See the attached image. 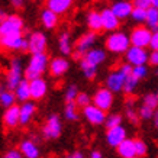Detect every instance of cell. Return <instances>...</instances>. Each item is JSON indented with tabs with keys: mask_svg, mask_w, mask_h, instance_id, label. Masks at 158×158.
Returning a JSON list of instances; mask_svg holds the SVG:
<instances>
[{
	"mask_svg": "<svg viewBox=\"0 0 158 158\" xmlns=\"http://www.w3.org/2000/svg\"><path fill=\"white\" fill-rule=\"evenodd\" d=\"M49 57L48 54H35V55H31L28 61V65L25 67V80L28 81H32V80H36V78H41L42 74L49 67Z\"/></svg>",
	"mask_w": 158,
	"mask_h": 158,
	"instance_id": "obj_1",
	"label": "cell"
},
{
	"mask_svg": "<svg viewBox=\"0 0 158 158\" xmlns=\"http://www.w3.org/2000/svg\"><path fill=\"white\" fill-rule=\"evenodd\" d=\"M106 49L112 54H126L128 49L132 47L131 45L129 34H126L123 31H116L112 32L106 36L105 39Z\"/></svg>",
	"mask_w": 158,
	"mask_h": 158,
	"instance_id": "obj_2",
	"label": "cell"
},
{
	"mask_svg": "<svg viewBox=\"0 0 158 158\" xmlns=\"http://www.w3.org/2000/svg\"><path fill=\"white\" fill-rule=\"evenodd\" d=\"M96 41H97V34L87 31L83 35L78 36V39L74 44V49H73V55L71 57L76 61H81L83 58L86 57V54L89 51H91L93 48H96Z\"/></svg>",
	"mask_w": 158,
	"mask_h": 158,
	"instance_id": "obj_3",
	"label": "cell"
},
{
	"mask_svg": "<svg viewBox=\"0 0 158 158\" xmlns=\"http://www.w3.org/2000/svg\"><path fill=\"white\" fill-rule=\"evenodd\" d=\"M25 68L22 67V62L19 58H12L9 62V68L6 73V89L10 91H15L16 87L19 86L22 80L25 78L23 76Z\"/></svg>",
	"mask_w": 158,
	"mask_h": 158,
	"instance_id": "obj_4",
	"label": "cell"
},
{
	"mask_svg": "<svg viewBox=\"0 0 158 158\" xmlns=\"http://www.w3.org/2000/svg\"><path fill=\"white\" fill-rule=\"evenodd\" d=\"M131 38V45L136 47V48H149L151 44V38H152V31L147 28L145 25H138L135 26L129 34Z\"/></svg>",
	"mask_w": 158,
	"mask_h": 158,
	"instance_id": "obj_5",
	"label": "cell"
},
{
	"mask_svg": "<svg viewBox=\"0 0 158 158\" xmlns=\"http://www.w3.org/2000/svg\"><path fill=\"white\" fill-rule=\"evenodd\" d=\"M42 136L48 141H52V139H58L62 134V122L60 115L57 113H52L49 115L45 120V123L42 125Z\"/></svg>",
	"mask_w": 158,
	"mask_h": 158,
	"instance_id": "obj_6",
	"label": "cell"
},
{
	"mask_svg": "<svg viewBox=\"0 0 158 158\" xmlns=\"http://www.w3.org/2000/svg\"><path fill=\"white\" fill-rule=\"evenodd\" d=\"M23 28H25V22L22 19V16L18 13H9V16L0 23L2 36H5V35L23 34Z\"/></svg>",
	"mask_w": 158,
	"mask_h": 158,
	"instance_id": "obj_7",
	"label": "cell"
},
{
	"mask_svg": "<svg viewBox=\"0 0 158 158\" xmlns=\"http://www.w3.org/2000/svg\"><path fill=\"white\" fill-rule=\"evenodd\" d=\"M113 94L115 93H112L109 89L100 87L91 96V105H94L96 107L103 110V112H107V110L112 109V106L115 103V96Z\"/></svg>",
	"mask_w": 158,
	"mask_h": 158,
	"instance_id": "obj_8",
	"label": "cell"
},
{
	"mask_svg": "<svg viewBox=\"0 0 158 158\" xmlns=\"http://www.w3.org/2000/svg\"><path fill=\"white\" fill-rule=\"evenodd\" d=\"M2 47L6 49H12V51L29 52L28 38H25L23 34L5 35V36H2Z\"/></svg>",
	"mask_w": 158,
	"mask_h": 158,
	"instance_id": "obj_9",
	"label": "cell"
},
{
	"mask_svg": "<svg viewBox=\"0 0 158 158\" xmlns=\"http://www.w3.org/2000/svg\"><path fill=\"white\" fill-rule=\"evenodd\" d=\"M28 42H29V52H31V55L45 54L47 47H48V38L41 31H35L32 34H29Z\"/></svg>",
	"mask_w": 158,
	"mask_h": 158,
	"instance_id": "obj_10",
	"label": "cell"
},
{
	"mask_svg": "<svg viewBox=\"0 0 158 158\" xmlns=\"http://www.w3.org/2000/svg\"><path fill=\"white\" fill-rule=\"evenodd\" d=\"M125 60L128 64L132 67H139V65H147L149 60V52L144 48H136V47H131L128 52L125 54Z\"/></svg>",
	"mask_w": 158,
	"mask_h": 158,
	"instance_id": "obj_11",
	"label": "cell"
},
{
	"mask_svg": "<svg viewBox=\"0 0 158 158\" xmlns=\"http://www.w3.org/2000/svg\"><path fill=\"white\" fill-rule=\"evenodd\" d=\"M125 81H126V76L118 68V70H113L107 74L105 80V87L109 89L112 93H119V91H123Z\"/></svg>",
	"mask_w": 158,
	"mask_h": 158,
	"instance_id": "obj_12",
	"label": "cell"
},
{
	"mask_svg": "<svg viewBox=\"0 0 158 158\" xmlns=\"http://www.w3.org/2000/svg\"><path fill=\"white\" fill-rule=\"evenodd\" d=\"M106 142L112 148H118L123 141L128 139V131L125 126H118V128H112V129H106Z\"/></svg>",
	"mask_w": 158,
	"mask_h": 158,
	"instance_id": "obj_13",
	"label": "cell"
},
{
	"mask_svg": "<svg viewBox=\"0 0 158 158\" xmlns=\"http://www.w3.org/2000/svg\"><path fill=\"white\" fill-rule=\"evenodd\" d=\"M2 123L6 129H15L20 125V106L15 105L6 109L2 116Z\"/></svg>",
	"mask_w": 158,
	"mask_h": 158,
	"instance_id": "obj_14",
	"label": "cell"
},
{
	"mask_svg": "<svg viewBox=\"0 0 158 158\" xmlns=\"http://www.w3.org/2000/svg\"><path fill=\"white\" fill-rule=\"evenodd\" d=\"M83 116L86 118V120L89 123L94 125V126H99V125L105 123L106 118H107L106 112L96 107L94 105H90V106H87L86 109H83Z\"/></svg>",
	"mask_w": 158,
	"mask_h": 158,
	"instance_id": "obj_15",
	"label": "cell"
},
{
	"mask_svg": "<svg viewBox=\"0 0 158 158\" xmlns=\"http://www.w3.org/2000/svg\"><path fill=\"white\" fill-rule=\"evenodd\" d=\"M110 9L119 20H125L131 18V15L134 12V3L128 0H119V2H113Z\"/></svg>",
	"mask_w": 158,
	"mask_h": 158,
	"instance_id": "obj_16",
	"label": "cell"
},
{
	"mask_svg": "<svg viewBox=\"0 0 158 158\" xmlns=\"http://www.w3.org/2000/svg\"><path fill=\"white\" fill-rule=\"evenodd\" d=\"M102 15V22H103V31H107V32H116L120 26V20L115 16V13L112 12L110 7H103L100 10Z\"/></svg>",
	"mask_w": 158,
	"mask_h": 158,
	"instance_id": "obj_17",
	"label": "cell"
},
{
	"mask_svg": "<svg viewBox=\"0 0 158 158\" xmlns=\"http://www.w3.org/2000/svg\"><path fill=\"white\" fill-rule=\"evenodd\" d=\"M29 87H31V99L32 100H41L48 93V81L44 77L29 81Z\"/></svg>",
	"mask_w": 158,
	"mask_h": 158,
	"instance_id": "obj_18",
	"label": "cell"
},
{
	"mask_svg": "<svg viewBox=\"0 0 158 158\" xmlns=\"http://www.w3.org/2000/svg\"><path fill=\"white\" fill-rule=\"evenodd\" d=\"M70 70V62L64 57H55L49 61L48 71L52 77H62Z\"/></svg>",
	"mask_w": 158,
	"mask_h": 158,
	"instance_id": "obj_19",
	"label": "cell"
},
{
	"mask_svg": "<svg viewBox=\"0 0 158 158\" xmlns=\"http://www.w3.org/2000/svg\"><path fill=\"white\" fill-rule=\"evenodd\" d=\"M19 151L23 155V158H39L41 151H39L38 144L32 139H23L19 144Z\"/></svg>",
	"mask_w": 158,
	"mask_h": 158,
	"instance_id": "obj_20",
	"label": "cell"
},
{
	"mask_svg": "<svg viewBox=\"0 0 158 158\" xmlns=\"http://www.w3.org/2000/svg\"><path fill=\"white\" fill-rule=\"evenodd\" d=\"M86 23H87V28H89L90 32L97 34V32L103 31V22H102L100 10H90V12H87Z\"/></svg>",
	"mask_w": 158,
	"mask_h": 158,
	"instance_id": "obj_21",
	"label": "cell"
},
{
	"mask_svg": "<svg viewBox=\"0 0 158 158\" xmlns=\"http://www.w3.org/2000/svg\"><path fill=\"white\" fill-rule=\"evenodd\" d=\"M39 16H41V23H42V26L45 29H48V31L57 28L58 23H60V16L54 13L52 10H49L47 6L41 10V15H39Z\"/></svg>",
	"mask_w": 158,
	"mask_h": 158,
	"instance_id": "obj_22",
	"label": "cell"
},
{
	"mask_svg": "<svg viewBox=\"0 0 158 158\" xmlns=\"http://www.w3.org/2000/svg\"><path fill=\"white\" fill-rule=\"evenodd\" d=\"M58 49H60V52L62 55H73L74 47L71 44V34L67 29L60 32V35H58Z\"/></svg>",
	"mask_w": 158,
	"mask_h": 158,
	"instance_id": "obj_23",
	"label": "cell"
},
{
	"mask_svg": "<svg viewBox=\"0 0 158 158\" xmlns=\"http://www.w3.org/2000/svg\"><path fill=\"white\" fill-rule=\"evenodd\" d=\"M19 106H20V126H25V125H28L32 120V118L36 113V105H35V102L29 100Z\"/></svg>",
	"mask_w": 158,
	"mask_h": 158,
	"instance_id": "obj_24",
	"label": "cell"
},
{
	"mask_svg": "<svg viewBox=\"0 0 158 158\" xmlns=\"http://www.w3.org/2000/svg\"><path fill=\"white\" fill-rule=\"evenodd\" d=\"M106 58H107V55H106L105 49L93 48L91 51H89V52L86 54V57L83 58V61H86V62H89V64H91V65H94V67L99 68V65L106 61Z\"/></svg>",
	"mask_w": 158,
	"mask_h": 158,
	"instance_id": "obj_25",
	"label": "cell"
},
{
	"mask_svg": "<svg viewBox=\"0 0 158 158\" xmlns=\"http://www.w3.org/2000/svg\"><path fill=\"white\" fill-rule=\"evenodd\" d=\"M116 152L120 158H135L136 157V151H135V139L128 138L123 141L122 144L116 148Z\"/></svg>",
	"mask_w": 158,
	"mask_h": 158,
	"instance_id": "obj_26",
	"label": "cell"
},
{
	"mask_svg": "<svg viewBox=\"0 0 158 158\" xmlns=\"http://www.w3.org/2000/svg\"><path fill=\"white\" fill-rule=\"evenodd\" d=\"M73 0H48L47 2V7L52 10L55 15H64L71 9Z\"/></svg>",
	"mask_w": 158,
	"mask_h": 158,
	"instance_id": "obj_27",
	"label": "cell"
},
{
	"mask_svg": "<svg viewBox=\"0 0 158 158\" xmlns=\"http://www.w3.org/2000/svg\"><path fill=\"white\" fill-rule=\"evenodd\" d=\"M15 96H16V100L20 102V105L29 102V99H31V87H29L28 80H25V78L22 80V83L15 90Z\"/></svg>",
	"mask_w": 158,
	"mask_h": 158,
	"instance_id": "obj_28",
	"label": "cell"
},
{
	"mask_svg": "<svg viewBox=\"0 0 158 158\" xmlns=\"http://www.w3.org/2000/svg\"><path fill=\"white\" fill-rule=\"evenodd\" d=\"M16 105V96H15V91L7 90L6 87H0V106L9 109L12 106Z\"/></svg>",
	"mask_w": 158,
	"mask_h": 158,
	"instance_id": "obj_29",
	"label": "cell"
},
{
	"mask_svg": "<svg viewBox=\"0 0 158 158\" xmlns=\"http://www.w3.org/2000/svg\"><path fill=\"white\" fill-rule=\"evenodd\" d=\"M145 26L149 28L152 32L158 31V9L157 7H149L147 12V20H145Z\"/></svg>",
	"mask_w": 158,
	"mask_h": 158,
	"instance_id": "obj_30",
	"label": "cell"
},
{
	"mask_svg": "<svg viewBox=\"0 0 158 158\" xmlns=\"http://www.w3.org/2000/svg\"><path fill=\"white\" fill-rule=\"evenodd\" d=\"M78 107H77L76 102H71V103H65L64 106V118L70 122H76L78 119Z\"/></svg>",
	"mask_w": 158,
	"mask_h": 158,
	"instance_id": "obj_31",
	"label": "cell"
},
{
	"mask_svg": "<svg viewBox=\"0 0 158 158\" xmlns=\"http://www.w3.org/2000/svg\"><path fill=\"white\" fill-rule=\"evenodd\" d=\"M80 70H81V73L84 74V77H86L87 80H93V78H96L97 70H99V68L81 60V61H80Z\"/></svg>",
	"mask_w": 158,
	"mask_h": 158,
	"instance_id": "obj_32",
	"label": "cell"
},
{
	"mask_svg": "<svg viewBox=\"0 0 158 158\" xmlns=\"http://www.w3.org/2000/svg\"><path fill=\"white\" fill-rule=\"evenodd\" d=\"M122 120H123V116L120 113H110L106 118L105 126L106 129H112V128H118V126H122Z\"/></svg>",
	"mask_w": 158,
	"mask_h": 158,
	"instance_id": "obj_33",
	"label": "cell"
},
{
	"mask_svg": "<svg viewBox=\"0 0 158 158\" xmlns=\"http://www.w3.org/2000/svg\"><path fill=\"white\" fill-rule=\"evenodd\" d=\"M138 84H139V80L131 74L129 77H126V81H125V86H123V93L128 94V96L134 94L135 90L138 89Z\"/></svg>",
	"mask_w": 158,
	"mask_h": 158,
	"instance_id": "obj_34",
	"label": "cell"
},
{
	"mask_svg": "<svg viewBox=\"0 0 158 158\" xmlns=\"http://www.w3.org/2000/svg\"><path fill=\"white\" fill-rule=\"evenodd\" d=\"M142 105L152 110H158V96L157 93H147L142 97Z\"/></svg>",
	"mask_w": 158,
	"mask_h": 158,
	"instance_id": "obj_35",
	"label": "cell"
},
{
	"mask_svg": "<svg viewBox=\"0 0 158 158\" xmlns=\"http://www.w3.org/2000/svg\"><path fill=\"white\" fill-rule=\"evenodd\" d=\"M80 94L78 91V87L76 84H70L65 89V93H64V99H65V103H71V102H76L77 97Z\"/></svg>",
	"mask_w": 158,
	"mask_h": 158,
	"instance_id": "obj_36",
	"label": "cell"
},
{
	"mask_svg": "<svg viewBox=\"0 0 158 158\" xmlns=\"http://www.w3.org/2000/svg\"><path fill=\"white\" fill-rule=\"evenodd\" d=\"M135 151L138 158H144L148 154V144L142 138H135Z\"/></svg>",
	"mask_w": 158,
	"mask_h": 158,
	"instance_id": "obj_37",
	"label": "cell"
},
{
	"mask_svg": "<svg viewBox=\"0 0 158 158\" xmlns=\"http://www.w3.org/2000/svg\"><path fill=\"white\" fill-rule=\"evenodd\" d=\"M147 12L148 10L141 9V7H134V12L131 15V18L136 23H145V20H147Z\"/></svg>",
	"mask_w": 158,
	"mask_h": 158,
	"instance_id": "obj_38",
	"label": "cell"
},
{
	"mask_svg": "<svg viewBox=\"0 0 158 158\" xmlns=\"http://www.w3.org/2000/svg\"><path fill=\"white\" fill-rule=\"evenodd\" d=\"M76 105H77V107H81V109H86L87 106H90L91 97L89 96V93L80 91V94H78V97H77V100H76Z\"/></svg>",
	"mask_w": 158,
	"mask_h": 158,
	"instance_id": "obj_39",
	"label": "cell"
},
{
	"mask_svg": "<svg viewBox=\"0 0 158 158\" xmlns=\"http://www.w3.org/2000/svg\"><path fill=\"white\" fill-rule=\"evenodd\" d=\"M154 113H155V110L149 109V107H147V106H144V105H141L138 109V115L142 120H152Z\"/></svg>",
	"mask_w": 158,
	"mask_h": 158,
	"instance_id": "obj_40",
	"label": "cell"
},
{
	"mask_svg": "<svg viewBox=\"0 0 158 158\" xmlns=\"http://www.w3.org/2000/svg\"><path fill=\"white\" fill-rule=\"evenodd\" d=\"M125 116H126V119L129 120L132 125H138V122H139V115H138V110L135 109H125Z\"/></svg>",
	"mask_w": 158,
	"mask_h": 158,
	"instance_id": "obj_41",
	"label": "cell"
},
{
	"mask_svg": "<svg viewBox=\"0 0 158 158\" xmlns=\"http://www.w3.org/2000/svg\"><path fill=\"white\" fill-rule=\"evenodd\" d=\"M132 76L136 77L139 81H141V80H144L145 77L148 76V67H147V65H139V67H134Z\"/></svg>",
	"mask_w": 158,
	"mask_h": 158,
	"instance_id": "obj_42",
	"label": "cell"
},
{
	"mask_svg": "<svg viewBox=\"0 0 158 158\" xmlns=\"http://www.w3.org/2000/svg\"><path fill=\"white\" fill-rule=\"evenodd\" d=\"M132 3H134V7H141V9H145V10L152 7V0H135Z\"/></svg>",
	"mask_w": 158,
	"mask_h": 158,
	"instance_id": "obj_43",
	"label": "cell"
},
{
	"mask_svg": "<svg viewBox=\"0 0 158 158\" xmlns=\"http://www.w3.org/2000/svg\"><path fill=\"white\" fill-rule=\"evenodd\" d=\"M2 158H23V155L20 154L19 149L10 148V149H7V151L3 154V157H2Z\"/></svg>",
	"mask_w": 158,
	"mask_h": 158,
	"instance_id": "obj_44",
	"label": "cell"
},
{
	"mask_svg": "<svg viewBox=\"0 0 158 158\" xmlns=\"http://www.w3.org/2000/svg\"><path fill=\"white\" fill-rule=\"evenodd\" d=\"M148 64L155 68H158V51H151V52H149Z\"/></svg>",
	"mask_w": 158,
	"mask_h": 158,
	"instance_id": "obj_45",
	"label": "cell"
},
{
	"mask_svg": "<svg viewBox=\"0 0 158 158\" xmlns=\"http://www.w3.org/2000/svg\"><path fill=\"white\" fill-rule=\"evenodd\" d=\"M119 70L122 73H123L126 77H129L131 74H132V71H134V67L131 65V64H128V62H123V64H120V67H119Z\"/></svg>",
	"mask_w": 158,
	"mask_h": 158,
	"instance_id": "obj_46",
	"label": "cell"
},
{
	"mask_svg": "<svg viewBox=\"0 0 158 158\" xmlns=\"http://www.w3.org/2000/svg\"><path fill=\"white\" fill-rule=\"evenodd\" d=\"M151 51H158V31L152 32V38H151V44H149Z\"/></svg>",
	"mask_w": 158,
	"mask_h": 158,
	"instance_id": "obj_47",
	"label": "cell"
},
{
	"mask_svg": "<svg viewBox=\"0 0 158 158\" xmlns=\"http://www.w3.org/2000/svg\"><path fill=\"white\" fill-rule=\"evenodd\" d=\"M65 158H84V154H83L81 151H73V152L67 154Z\"/></svg>",
	"mask_w": 158,
	"mask_h": 158,
	"instance_id": "obj_48",
	"label": "cell"
},
{
	"mask_svg": "<svg viewBox=\"0 0 158 158\" xmlns=\"http://www.w3.org/2000/svg\"><path fill=\"white\" fill-rule=\"evenodd\" d=\"M90 158H103V154H102V151H99V149H91Z\"/></svg>",
	"mask_w": 158,
	"mask_h": 158,
	"instance_id": "obj_49",
	"label": "cell"
},
{
	"mask_svg": "<svg viewBox=\"0 0 158 158\" xmlns=\"http://www.w3.org/2000/svg\"><path fill=\"white\" fill-rule=\"evenodd\" d=\"M10 5L13 6V7H16V9H20V7L23 6V2H22V0H12Z\"/></svg>",
	"mask_w": 158,
	"mask_h": 158,
	"instance_id": "obj_50",
	"label": "cell"
},
{
	"mask_svg": "<svg viewBox=\"0 0 158 158\" xmlns=\"http://www.w3.org/2000/svg\"><path fill=\"white\" fill-rule=\"evenodd\" d=\"M7 16H9V13H7V12L3 9V7H0V23H2V22H3V20H5Z\"/></svg>",
	"mask_w": 158,
	"mask_h": 158,
	"instance_id": "obj_51",
	"label": "cell"
},
{
	"mask_svg": "<svg viewBox=\"0 0 158 158\" xmlns=\"http://www.w3.org/2000/svg\"><path fill=\"white\" fill-rule=\"evenodd\" d=\"M152 123L154 126L158 129V110H155V113H154V118H152Z\"/></svg>",
	"mask_w": 158,
	"mask_h": 158,
	"instance_id": "obj_52",
	"label": "cell"
},
{
	"mask_svg": "<svg viewBox=\"0 0 158 158\" xmlns=\"http://www.w3.org/2000/svg\"><path fill=\"white\" fill-rule=\"evenodd\" d=\"M152 7H157L158 9V0H152Z\"/></svg>",
	"mask_w": 158,
	"mask_h": 158,
	"instance_id": "obj_53",
	"label": "cell"
},
{
	"mask_svg": "<svg viewBox=\"0 0 158 158\" xmlns=\"http://www.w3.org/2000/svg\"><path fill=\"white\" fill-rule=\"evenodd\" d=\"M0 48H2V32H0Z\"/></svg>",
	"mask_w": 158,
	"mask_h": 158,
	"instance_id": "obj_54",
	"label": "cell"
},
{
	"mask_svg": "<svg viewBox=\"0 0 158 158\" xmlns=\"http://www.w3.org/2000/svg\"><path fill=\"white\" fill-rule=\"evenodd\" d=\"M155 76L158 77V68H155Z\"/></svg>",
	"mask_w": 158,
	"mask_h": 158,
	"instance_id": "obj_55",
	"label": "cell"
},
{
	"mask_svg": "<svg viewBox=\"0 0 158 158\" xmlns=\"http://www.w3.org/2000/svg\"><path fill=\"white\" fill-rule=\"evenodd\" d=\"M157 96H158V90H157Z\"/></svg>",
	"mask_w": 158,
	"mask_h": 158,
	"instance_id": "obj_56",
	"label": "cell"
},
{
	"mask_svg": "<svg viewBox=\"0 0 158 158\" xmlns=\"http://www.w3.org/2000/svg\"><path fill=\"white\" fill-rule=\"evenodd\" d=\"M135 158H138V157H135Z\"/></svg>",
	"mask_w": 158,
	"mask_h": 158,
	"instance_id": "obj_57",
	"label": "cell"
}]
</instances>
